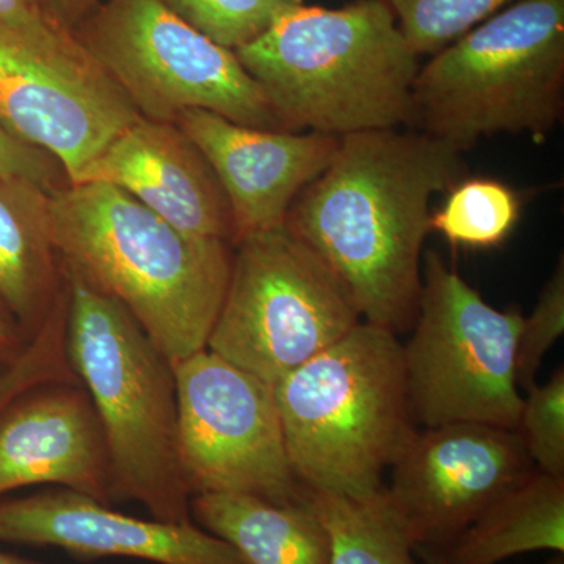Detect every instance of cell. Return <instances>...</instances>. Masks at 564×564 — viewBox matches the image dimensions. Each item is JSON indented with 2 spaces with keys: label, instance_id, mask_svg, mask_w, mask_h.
Returning a JSON list of instances; mask_svg holds the SVG:
<instances>
[{
  "label": "cell",
  "instance_id": "obj_1",
  "mask_svg": "<svg viewBox=\"0 0 564 564\" xmlns=\"http://www.w3.org/2000/svg\"><path fill=\"white\" fill-rule=\"evenodd\" d=\"M464 173L463 152L426 133H350L285 226L343 282L366 322L404 333L417 317L430 202Z\"/></svg>",
  "mask_w": 564,
  "mask_h": 564
},
{
  "label": "cell",
  "instance_id": "obj_2",
  "mask_svg": "<svg viewBox=\"0 0 564 564\" xmlns=\"http://www.w3.org/2000/svg\"><path fill=\"white\" fill-rule=\"evenodd\" d=\"M50 229L61 265L120 302L170 361L207 347L231 243L187 236L101 182L50 193Z\"/></svg>",
  "mask_w": 564,
  "mask_h": 564
},
{
  "label": "cell",
  "instance_id": "obj_3",
  "mask_svg": "<svg viewBox=\"0 0 564 564\" xmlns=\"http://www.w3.org/2000/svg\"><path fill=\"white\" fill-rule=\"evenodd\" d=\"M234 52L284 131L344 137L406 126L421 62L380 0L300 3Z\"/></svg>",
  "mask_w": 564,
  "mask_h": 564
},
{
  "label": "cell",
  "instance_id": "obj_4",
  "mask_svg": "<svg viewBox=\"0 0 564 564\" xmlns=\"http://www.w3.org/2000/svg\"><path fill=\"white\" fill-rule=\"evenodd\" d=\"M293 474L310 492L367 499L415 430L397 334L369 322L273 386Z\"/></svg>",
  "mask_w": 564,
  "mask_h": 564
},
{
  "label": "cell",
  "instance_id": "obj_5",
  "mask_svg": "<svg viewBox=\"0 0 564 564\" xmlns=\"http://www.w3.org/2000/svg\"><path fill=\"white\" fill-rule=\"evenodd\" d=\"M61 269L68 293L66 352L101 423L113 500L139 502L159 521L193 522L177 447L173 362L120 302Z\"/></svg>",
  "mask_w": 564,
  "mask_h": 564
},
{
  "label": "cell",
  "instance_id": "obj_6",
  "mask_svg": "<svg viewBox=\"0 0 564 564\" xmlns=\"http://www.w3.org/2000/svg\"><path fill=\"white\" fill-rule=\"evenodd\" d=\"M564 113V0H518L417 70L411 131L469 151L499 133L544 139Z\"/></svg>",
  "mask_w": 564,
  "mask_h": 564
},
{
  "label": "cell",
  "instance_id": "obj_7",
  "mask_svg": "<svg viewBox=\"0 0 564 564\" xmlns=\"http://www.w3.org/2000/svg\"><path fill=\"white\" fill-rule=\"evenodd\" d=\"M361 318L343 282L282 225L234 245L231 276L206 348L276 386Z\"/></svg>",
  "mask_w": 564,
  "mask_h": 564
},
{
  "label": "cell",
  "instance_id": "obj_8",
  "mask_svg": "<svg viewBox=\"0 0 564 564\" xmlns=\"http://www.w3.org/2000/svg\"><path fill=\"white\" fill-rule=\"evenodd\" d=\"M522 318L486 303L440 252H426L413 336L403 345L414 421L516 432L524 402L516 375Z\"/></svg>",
  "mask_w": 564,
  "mask_h": 564
},
{
  "label": "cell",
  "instance_id": "obj_9",
  "mask_svg": "<svg viewBox=\"0 0 564 564\" xmlns=\"http://www.w3.org/2000/svg\"><path fill=\"white\" fill-rule=\"evenodd\" d=\"M74 32L148 120L176 122L199 109L284 131L236 52L193 29L163 0H107Z\"/></svg>",
  "mask_w": 564,
  "mask_h": 564
},
{
  "label": "cell",
  "instance_id": "obj_10",
  "mask_svg": "<svg viewBox=\"0 0 564 564\" xmlns=\"http://www.w3.org/2000/svg\"><path fill=\"white\" fill-rule=\"evenodd\" d=\"M177 447L185 485L199 494H243L300 503L272 384L204 348L173 362Z\"/></svg>",
  "mask_w": 564,
  "mask_h": 564
},
{
  "label": "cell",
  "instance_id": "obj_11",
  "mask_svg": "<svg viewBox=\"0 0 564 564\" xmlns=\"http://www.w3.org/2000/svg\"><path fill=\"white\" fill-rule=\"evenodd\" d=\"M139 117L88 51L51 50L0 28V128L54 158L68 184Z\"/></svg>",
  "mask_w": 564,
  "mask_h": 564
},
{
  "label": "cell",
  "instance_id": "obj_12",
  "mask_svg": "<svg viewBox=\"0 0 564 564\" xmlns=\"http://www.w3.org/2000/svg\"><path fill=\"white\" fill-rule=\"evenodd\" d=\"M389 470L386 497L411 544L444 551L533 467L513 430L455 422L415 430Z\"/></svg>",
  "mask_w": 564,
  "mask_h": 564
},
{
  "label": "cell",
  "instance_id": "obj_13",
  "mask_svg": "<svg viewBox=\"0 0 564 564\" xmlns=\"http://www.w3.org/2000/svg\"><path fill=\"white\" fill-rule=\"evenodd\" d=\"M174 124L209 163L228 198L234 245L285 225L300 193L332 163L340 137L267 131L207 110H187Z\"/></svg>",
  "mask_w": 564,
  "mask_h": 564
},
{
  "label": "cell",
  "instance_id": "obj_14",
  "mask_svg": "<svg viewBox=\"0 0 564 564\" xmlns=\"http://www.w3.org/2000/svg\"><path fill=\"white\" fill-rule=\"evenodd\" d=\"M0 541L51 545L80 558L144 560L155 564H248L231 544L195 522L139 519L110 505L58 488L0 502Z\"/></svg>",
  "mask_w": 564,
  "mask_h": 564
},
{
  "label": "cell",
  "instance_id": "obj_15",
  "mask_svg": "<svg viewBox=\"0 0 564 564\" xmlns=\"http://www.w3.org/2000/svg\"><path fill=\"white\" fill-rule=\"evenodd\" d=\"M39 485L115 502L109 448L79 381L36 386L0 415V497Z\"/></svg>",
  "mask_w": 564,
  "mask_h": 564
},
{
  "label": "cell",
  "instance_id": "obj_16",
  "mask_svg": "<svg viewBox=\"0 0 564 564\" xmlns=\"http://www.w3.org/2000/svg\"><path fill=\"white\" fill-rule=\"evenodd\" d=\"M85 182L121 188L187 236L234 247L231 209L220 182L174 122L140 115L73 184Z\"/></svg>",
  "mask_w": 564,
  "mask_h": 564
},
{
  "label": "cell",
  "instance_id": "obj_17",
  "mask_svg": "<svg viewBox=\"0 0 564 564\" xmlns=\"http://www.w3.org/2000/svg\"><path fill=\"white\" fill-rule=\"evenodd\" d=\"M51 240L50 192L0 176V302L29 340L63 291Z\"/></svg>",
  "mask_w": 564,
  "mask_h": 564
},
{
  "label": "cell",
  "instance_id": "obj_18",
  "mask_svg": "<svg viewBox=\"0 0 564 564\" xmlns=\"http://www.w3.org/2000/svg\"><path fill=\"white\" fill-rule=\"evenodd\" d=\"M192 519L248 564H329L332 540L306 500L273 503L243 494L192 497Z\"/></svg>",
  "mask_w": 564,
  "mask_h": 564
},
{
  "label": "cell",
  "instance_id": "obj_19",
  "mask_svg": "<svg viewBox=\"0 0 564 564\" xmlns=\"http://www.w3.org/2000/svg\"><path fill=\"white\" fill-rule=\"evenodd\" d=\"M536 551L564 552V475L533 469L443 552L454 564H497Z\"/></svg>",
  "mask_w": 564,
  "mask_h": 564
},
{
  "label": "cell",
  "instance_id": "obj_20",
  "mask_svg": "<svg viewBox=\"0 0 564 564\" xmlns=\"http://www.w3.org/2000/svg\"><path fill=\"white\" fill-rule=\"evenodd\" d=\"M306 492L332 540L329 564H415L414 545L384 488L367 499Z\"/></svg>",
  "mask_w": 564,
  "mask_h": 564
},
{
  "label": "cell",
  "instance_id": "obj_21",
  "mask_svg": "<svg viewBox=\"0 0 564 564\" xmlns=\"http://www.w3.org/2000/svg\"><path fill=\"white\" fill-rule=\"evenodd\" d=\"M521 214L514 191L499 181H459L448 191L444 206L432 214V231L443 234L455 247H499L513 231Z\"/></svg>",
  "mask_w": 564,
  "mask_h": 564
},
{
  "label": "cell",
  "instance_id": "obj_22",
  "mask_svg": "<svg viewBox=\"0 0 564 564\" xmlns=\"http://www.w3.org/2000/svg\"><path fill=\"white\" fill-rule=\"evenodd\" d=\"M411 50L434 55L518 0H380Z\"/></svg>",
  "mask_w": 564,
  "mask_h": 564
},
{
  "label": "cell",
  "instance_id": "obj_23",
  "mask_svg": "<svg viewBox=\"0 0 564 564\" xmlns=\"http://www.w3.org/2000/svg\"><path fill=\"white\" fill-rule=\"evenodd\" d=\"M193 29L237 51L261 36L281 14L303 0H163Z\"/></svg>",
  "mask_w": 564,
  "mask_h": 564
},
{
  "label": "cell",
  "instance_id": "obj_24",
  "mask_svg": "<svg viewBox=\"0 0 564 564\" xmlns=\"http://www.w3.org/2000/svg\"><path fill=\"white\" fill-rule=\"evenodd\" d=\"M66 313L68 295L63 291L46 322L25 345L20 358L0 369V415L14 400L36 386L79 381L70 369L66 352Z\"/></svg>",
  "mask_w": 564,
  "mask_h": 564
},
{
  "label": "cell",
  "instance_id": "obj_25",
  "mask_svg": "<svg viewBox=\"0 0 564 564\" xmlns=\"http://www.w3.org/2000/svg\"><path fill=\"white\" fill-rule=\"evenodd\" d=\"M516 433L536 469L564 475V370L545 384H533L522 402Z\"/></svg>",
  "mask_w": 564,
  "mask_h": 564
},
{
  "label": "cell",
  "instance_id": "obj_26",
  "mask_svg": "<svg viewBox=\"0 0 564 564\" xmlns=\"http://www.w3.org/2000/svg\"><path fill=\"white\" fill-rule=\"evenodd\" d=\"M564 333V259L560 256L554 273L545 282L529 317L522 318L516 348L519 388L529 391L549 350Z\"/></svg>",
  "mask_w": 564,
  "mask_h": 564
},
{
  "label": "cell",
  "instance_id": "obj_27",
  "mask_svg": "<svg viewBox=\"0 0 564 564\" xmlns=\"http://www.w3.org/2000/svg\"><path fill=\"white\" fill-rule=\"evenodd\" d=\"M0 28L51 50L87 51L74 29L58 20L41 0H0Z\"/></svg>",
  "mask_w": 564,
  "mask_h": 564
},
{
  "label": "cell",
  "instance_id": "obj_28",
  "mask_svg": "<svg viewBox=\"0 0 564 564\" xmlns=\"http://www.w3.org/2000/svg\"><path fill=\"white\" fill-rule=\"evenodd\" d=\"M0 176L31 182L50 193L68 184L65 172L54 158L13 139L2 128H0Z\"/></svg>",
  "mask_w": 564,
  "mask_h": 564
},
{
  "label": "cell",
  "instance_id": "obj_29",
  "mask_svg": "<svg viewBox=\"0 0 564 564\" xmlns=\"http://www.w3.org/2000/svg\"><path fill=\"white\" fill-rule=\"evenodd\" d=\"M29 344L28 337L9 315L0 314V369L20 358Z\"/></svg>",
  "mask_w": 564,
  "mask_h": 564
},
{
  "label": "cell",
  "instance_id": "obj_30",
  "mask_svg": "<svg viewBox=\"0 0 564 564\" xmlns=\"http://www.w3.org/2000/svg\"><path fill=\"white\" fill-rule=\"evenodd\" d=\"M58 18L68 24L70 29L77 22L84 20L90 13L96 0H41Z\"/></svg>",
  "mask_w": 564,
  "mask_h": 564
},
{
  "label": "cell",
  "instance_id": "obj_31",
  "mask_svg": "<svg viewBox=\"0 0 564 564\" xmlns=\"http://www.w3.org/2000/svg\"><path fill=\"white\" fill-rule=\"evenodd\" d=\"M414 552L421 556L422 564H454L440 549H414ZM543 564H564L563 554H556Z\"/></svg>",
  "mask_w": 564,
  "mask_h": 564
},
{
  "label": "cell",
  "instance_id": "obj_32",
  "mask_svg": "<svg viewBox=\"0 0 564 564\" xmlns=\"http://www.w3.org/2000/svg\"><path fill=\"white\" fill-rule=\"evenodd\" d=\"M0 564H39V563L31 562V560L20 558V556L6 554V552L0 551Z\"/></svg>",
  "mask_w": 564,
  "mask_h": 564
},
{
  "label": "cell",
  "instance_id": "obj_33",
  "mask_svg": "<svg viewBox=\"0 0 564 564\" xmlns=\"http://www.w3.org/2000/svg\"><path fill=\"white\" fill-rule=\"evenodd\" d=\"M0 314L9 315V317H10V314L7 313L6 306H3L2 302H0Z\"/></svg>",
  "mask_w": 564,
  "mask_h": 564
}]
</instances>
